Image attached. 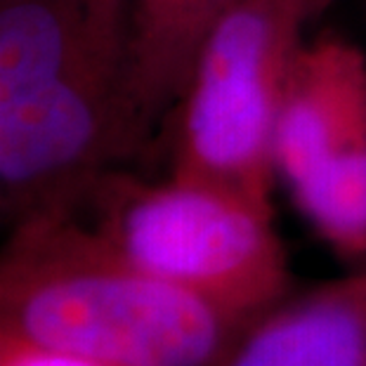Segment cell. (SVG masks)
<instances>
[{
    "instance_id": "obj_1",
    "label": "cell",
    "mask_w": 366,
    "mask_h": 366,
    "mask_svg": "<svg viewBox=\"0 0 366 366\" xmlns=\"http://www.w3.org/2000/svg\"><path fill=\"white\" fill-rule=\"evenodd\" d=\"M152 137L132 90L126 0H0L3 222L71 215Z\"/></svg>"
},
{
    "instance_id": "obj_2",
    "label": "cell",
    "mask_w": 366,
    "mask_h": 366,
    "mask_svg": "<svg viewBox=\"0 0 366 366\" xmlns=\"http://www.w3.org/2000/svg\"><path fill=\"white\" fill-rule=\"evenodd\" d=\"M248 324L135 267L76 215L19 222L0 244V336L107 366H222Z\"/></svg>"
},
{
    "instance_id": "obj_3",
    "label": "cell",
    "mask_w": 366,
    "mask_h": 366,
    "mask_svg": "<svg viewBox=\"0 0 366 366\" xmlns=\"http://www.w3.org/2000/svg\"><path fill=\"white\" fill-rule=\"evenodd\" d=\"M71 215L135 267L246 322L293 291L272 201L121 166L99 175Z\"/></svg>"
},
{
    "instance_id": "obj_4",
    "label": "cell",
    "mask_w": 366,
    "mask_h": 366,
    "mask_svg": "<svg viewBox=\"0 0 366 366\" xmlns=\"http://www.w3.org/2000/svg\"><path fill=\"white\" fill-rule=\"evenodd\" d=\"M307 0H234L210 29L170 112V175L272 201L274 132Z\"/></svg>"
},
{
    "instance_id": "obj_5",
    "label": "cell",
    "mask_w": 366,
    "mask_h": 366,
    "mask_svg": "<svg viewBox=\"0 0 366 366\" xmlns=\"http://www.w3.org/2000/svg\"><path fill=\"white\" fill-rule=\"evenodd\" d=\"M277 180L326 246L366 260V52L342 36L305 41L274 132Z\"/></svg>"
},
{
    "instance_id": "obj_6",
    "label": "cell",
    "mask_w": 366,
    "mask_h": 366,
    "mask_svg": "<svg viewBox=\"0 0 366 366\" xmlns=\"http://www.w3.org/2000/svg\"><path fill=\"white\" fill-rule=\"evenodd\" d=\"M222 366H366V264L291 291L248 324Z\"/></svg>"
},
{
    "instance_id": "obj_7",
    "label": "cell",
    "mask_w": 366,
    "mask_h": 366,
    "mask_svg": "<svg viewBox=\"0 0 366 366\" xmlns=\"http://www.w3.org/2000/svg\"><path fill=\"white\" fill-rule=\"evenodd\" d=\"M234 0H126L132 90L152 142L180 99L210 29Z\"/></svg>"
},
{
    "instance_id": "obj_8",
    "label": "cell",
    "mask_w": 366,
    "mask_h": 366,
    "mask_svg": "<svg viewBox=\"0 0 366 366\" xmlns=\"http://www.w3.org/2000/svg\"><path fill=\"white\" fill-rule=\"evenodd\" d=\"M0 366H107L57 350L38 347L31 342L0 336Z\"/></svg>"
},
{
    "instance_id": "obj_9",
    "label": "cell",
    "mask_w": 366,
    "mask_h": 366,
    "mask_svg": "<svg viewBox=\"0 0 366 366\" xmlns=\"http://www.w3.org/2000/svg\"><path fill=\"white\" fill-rule=\"evenodd\" d=\"M310 3V7H312V12H315V17H319V14H322L326 7H329L333 0H307Z\"/></svg>"
},
{
    "instance_id": "obj_10",
    "label": "cell",
    "mask_w": 366,
    "mask_h": 366,
    "mask_svg": "<svg viewBox=\"0 0 366 366\" xmlns=\"http://www.w3.org/2000/svg\"><path fill=\"white\" fill-rule=\"evenodd\" d=\"M0 222H3V197H0Z\"/></svg>"
}]
</instances>
